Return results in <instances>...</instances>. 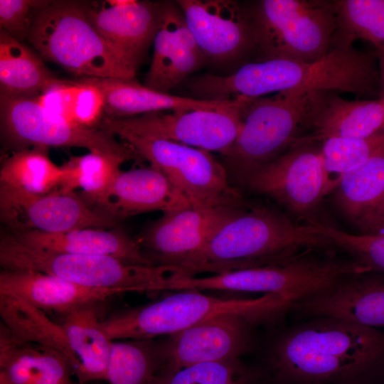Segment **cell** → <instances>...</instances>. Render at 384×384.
Here are the masks:
<instances>
[{
  "instance_id": "6da1fadb",
  "label": "cell",
  "mask_w": 384,
  "mask_h": 384,
  "mask_svg": "<svg viewBox=\"0 0 384 384\" xmlns=\"http://www.w3.org/2000/svg\"><path fill=\"white\" fill-rule=\"evenodd\" d=\"M258 367L264 384H383L384 331L334 316L273 328Z\"/></svg>"
},
{
  "instance_id": "7a4b0ae2",
  "label": "cell",
  "mask_w": 384,
  "mask_h": 384,
  "mask_svg": "<svg viewBox=\"0 0 384 384\" xmlns=\"http://www.w3.org/2000/svg\"><path fill=\"white\" fill-rule=\"evenodd\" d=\"M377 57L355 47H335L311 62L271 60L247 63L226 76L206 73L199 83L208 100L260 97L287 90L344 92L358 97L373 95L380 85Z\"/></svg>"
},
{
  "instance_id": "3957f363",
  "label": "cell",
  "mask_w": 384,
  "mask_h": 384,
  "mask_svg": "<svg viewBox=\"0 0 384 384\" xmlns=\"http://www.w3.org/2000/svg\"><path fill=\"white\" fill-rule=\"evenodd\" d=\"M334 247L311 225H298L267 206H244L225 219L204 245L179 264L178 276L222 274L283 263L311 249Z\"/></svg>"
},
{
  "instance_id": "277c9868",
  "label": "cell",
  "mask_w": 384,
  "mask_h": 384,
  "mask_svg": "<svg viewBox=\"0 0 384 384\" xmlns=\"http://www.w3.org/2000/svg\"><path fill=\"white\" fill-rule=\"evenodd\" d=\"M289 306L286 299L274 294L247 299H223L189 289L114 312L102 320V326L111 341L154 339L178 333L223 313L244 314L271 326L285 318Z\"/></svg>"
},
{
  "instance_id": "5b68a950",
  "label": "cell",
  "mask_w": 384,
  "mask_h": 384,
  "mask_svg": "<svg viewBox=\"0 0 384 384\" xmlns=\"http://www.w3.org/2000/svg\"><path fill=\"white\" fill-rule=\"evenodd\" d=\"M89 1H48L28 41L41 57L83 78L134 80V70L91 23Z\"/></svg>"
},
{
  "instance_id": "8992f818",
  "label": "cell",
  "mask_w": 384,
  "mask_h": 384,
  "mask_svg": "<svg viewBox=\"0 0 384 384\" xmlns=\"http://www.w3.org/2000/svg\"><path fill=\"white\" fill-rule=\"evenodd\" d=\"M322 92L287 90L248 98L242 110L240 132L223 154L228 175L240 184L251 173L285 153L304 136Z\"/></svg>"
},
{
  "instance_id": "52a82bcc",
  "label": "cell",
  "mask_w": 384,
  "mask_h": 384,
  "mask_svg": "<svg viewBox=\"0 0 384 384\" xmlns=\"http://www.w3.org/2000/svg\"><path fill=\"white\" fill-rule=\"evenodd\" d=\"M364 267L336 247L306 250L277 265L234 270L206 277H174L168 290L218 289L274 294L292 304Z\"/></svg>"
},
{
  "instance_id": "ba28073f",
  "label": "cell",
  "mask_w": 384,
  "mask_h": 384,
  "mask_svg": "<svg viewBox=\"0 0 384 384\" xmlns=\"http://www.w3.org/2000/svg\"><path fill=\"white\" fill-rule=\"evenodd\" d=\"M245 6L255 62H311L331 50L337 21L334 1L262 0Z\"/></svg>"
},
{
  "instance_id": "9c48e42d",
  "label": "cell",
  "mask_w": 384,
  "mask_h": 384,
  "mask_svg": "<svg viewBox=\"0 0 384 384\" xmlns=\"http://www.w3.org/2000/svg\"><path fill=\"white\" fill-rule=\"evenodd\" d=\"M2 270H33L91 288L127 292L168 290L178 269L132 264L110 256L86 255L27 246L3 230L0 235Z\"/></svg>"
},
{
  "instance_id": "30bf717a",
  "label": "cell",
  "mask_w": 384,
  "mask_h": 384,
  "mask_svg": "<svg viewBox=\"0 0 384 384\" xmlns=\"http://www.w3.org/2000/svg\"><path fill=\"white\" fill-rule=\"evenodd\" d=\"M111 134L164 174L188 198L191 206L214 208L247 204L240 191L230 183L225 166L209 151L122 131Z\"/></svg>"
},
{
  "instance_id": "8fae6325",
  "label": "cell",
  "mask_w": 384,
  "mask_h": 384,
  "mask_svg": "<svg viewBox=\"0 0 384 384\" xmlns=\"http://www.w3.org/2000/svg\"><path fill=\"white\" fill-rule=\"evenodd\" d=\"M1 136L9 149L31 146L80 147L114 153L128 160L142 159L127 144L98 128L74 124L46 110L36 97L0 95ZM13 151V152H14Z\"/></svg>"
},
{
  "instance_id": "7c38bea8",
  "label": "cell",
  "mask_w": 384,
  "mask_h": 384,
  "mask_svg": "<svg viewBox=\"0 0 384 384\" xmlns=\"http://www.w3.org/2000/svg\"><path fill=\"white\" fill-rule=\"evenodd\" d=\"M247 99L238 97L218 109L161 111L119 119L103 117L97 128L110 134L122 131L175 142L223 156L240 132L242 110Z\"/></svg>"
},
{
  "instance_id": "4fadbf2b",
  "label": "cell",
  "mask_w": 384,
  "mask_h": 384,
  "mask_svg": "<svg viewBox=\"0 0 384 384\" xmlns=\"http://www.w3.org/2000/svg\"><path fill=\"white\" fill-rule=\"evenodd\" d=\"M304 136L285 153L248 175L240 185L267 196L305 220H312L329 191L321 146Z\"/></svg>"
},
{
  "instance_id": "5bb4252c",
  "label": "cell",
  "mask_w": 384,
  "mask_h": 384,
  "mask_svg": "<svg viewBox=\"0 0 384 384\" xmlns=\"http://www.w3.org/2000/svg\"><path fill=\"white\" fill-rule=\"evenodd\" d=\"M257 320L238 313H223L203 320L159 341V371L173 372L206 362L227 361L259 346Z\"/></svg>"
},
{
  "instance_id": "9a60e30c",
  "label": "cell",
  "mask_w": 384,
  "mask_h": 384,
  "mask_svg": "<svg viewBox=\"0 0 384 384\" xmlns=\"http://www.w3.org/2000/svg\"><path fill=\"white\" fill-rule=\"evenodd\" d=\"M0 219L9 232L49 233L112 228L118 223L90 208L75 192L36 195L4 185H0Z\"/></svg>"
},
{
  "instance_id": "2e32d148",
  "label": "cell",
  "mask_w": 384,
  "mask_h": 384,
  "mask_svg": "<svg viewBox=\"0 0 384 384\" xmlns=\"http://www.w3.org/2000/svg\"><path fill=\"white\" fill-rule=\"evenodd\" d=\"M247 205L214 208L189 206L164 212L145 227L137 240L154 265L176 267L199 250L220 224Z\"/></svg>"
},
{
  "instance_id": "e0dca14e",
  "label": "cell",
  "mask_w": 384,
  "mask_h": 384,
  "mask_svg": "<svg viewBox=\"0 0 384 384\" xmlns=\"http://www.w3.org/2000/svg\"><path fill=\"white\" fill-rule=\"evenodd\" d=\"M176 2L208 60L227 63L252 54V28L245 4L233 0Z\"/></svg>"
},
{
  "instance_id": "ac0fdd59",
  "label": "cell",
  "mask_w": 384,
  "mask_h": 384,
  "mask_svg": "<svg viewBox=\"0 0 384 384\" xmlns=\"http://www.w3.org/2000/svg\"><path fill=\"white\" fill-rule=\"evenodd\" d=\"M289 316L293 321L334 316L384 328V274L367 272L343 277L293 303Z\"/></svg>"
},
{
  "instance_id": "d6986e66",
  "label": "cell",
  "mask_w": 384,
  "mask_h": 384,
  "mask_svg": "<svg viewBox=\"0 0 384 384\" xmlns=\"http://www.w3.org/2000/svg\"><path fill=\"white\" fill-rule=\"evenodd\" d=\"M166 2L108 0L90 3L88 18L103 38L136 72L161 26Z\"/></svg>"
},
{
  "instance_id": "ffe728a7",
  "label": "cell",
  "mask_w": 384,
  "mask_h": 384,
  "mask_svg": "<svg viewBox=\"0 0 384 384\" xmlns=\"http://www.w3.org/2000/svg\"><path fill=\"white\" fill-rule=\"evenodd\" d=\"M153 45L152 60L144 85L159 92L169 93L208 61L176 1L165 3Z\"/></svg>"
},
{
  "instance_id": "44dd1931",
  "label": "cell",
  "mask_w": 384,
  "mask_h": 384,
  "mask_svg": "<svg viewBox=\"0 0 384 384\" xmlns=\"http://www.w3.org/2000/svg\"><path fill=\"white\" fill-rule=\"evenodd\" d=\"M122 292L80 286L33 270H1L0 294L16 297L43 311L62 316L77 309L100 306Z\"/></svg>"
},
{
  "instance_id": "7402d4cb",
  "label": "cell",
  "mask_w": 384,
  "mask_h": 384,
  "mask_svg": "<svg viewBox=\"0 0 384 384\" xmlns=\"http://www.w3.org/2000/svg\"><path fill=\"white\" fill-rule=\"evenodd\" d=\"M189 206L184 193L160 170L150 166L120 171L105 214L118 222L139 213Z\"/></svg>"
},
{
  "instance_id": "603a6c76",
  "label": "cell",
  "mask_w": 384,
  "mask_h": 384,
  "mask_svg": "<svg viewBox=\"0 0 384 384\" xmlns=\"http://www.w3.org/2000/svg\"><path fill=\"white\" fill-rule=\"evenodd\" d=\"M7 232L20 242L34 248L110 256L134 265L155 266L145 256L137 240L120 228H87L57 233L36 230Z\"/></svg>"
},
{
  "instance_id": "cb8c5ba5",
  "label": "cell",
  "mask_w": 384,
  "mask_h": 384,
  "mask_svg": "<svg viewBox=\"0 0 384 384\" xmlns=\"http://www.w3.org/2000/svg\"><path fill=\"white\" fill-rule=\"evenodd\" d=\"M71 367L55 349L16 338L1 322L0 384H78Z\"/></svg>"
},
{
  "instance_id": "d4e9b609",
  "label": "cell",
  "mask_w": 384,
  "mask_h": 384,
  "mask_svg": "<svg viewBox=\"0 0 384 384\" xmlns=\"http://www.w3.org/2000/svg\"><path fill=\"white\" fill-rule=\"evenodd\" d=\"M384 127V97L347 100L322 92L311 113L309 129L316 141L329 138L360 139Z\"/></svg>"
},
{
  "instance_id": "484cf974",
  "label": "cell",
  "mask_w": 384,
  "mask_h": 384,
  "mask_svg": "<svg viewBox=\"0 0 384 384\" xmlns=\"http://www.w3.org/2000/svg\"><path fill=\"white\" fill-rule=\"evenodd\" d=\"M105 98L103 117L119 119L151 112L211 110L230 105V101H208L171 95L151 89L134 80L92 78ZM102 117V118H103Z\"/></svg>"
},
{
  "instance_id": "4316f807",
  "label": "cell",
  "mask_w": 384,
  "mask_h": 384,
  "mask_svg": "<svg viewBox=\"0 0 384 384\" xmlns=\"http://www.w3.org/2000/svg\"><path fill=\"white\" fill-rule=\"evenodd\" d=\"M100 306L77 309L63 315L60 324L73 356L72 370L80 384L107 380L112 341L99 316Z\"/></svg>"
},
{
  "instance_id": "83f0119b",
  "label": "cell",
  "mask_w": 384,
  "mask_h": 384,
  "mask_svg": "<svg viewBox=\"0 0 384 384\" xmlns=\"http://www.w3.org/2000/svg\"><path fill=\"white\" fill-rule=\"evenodd\" d=\"M334 190L339 210L367 234L384 210V149L345 173Z\"/></svg>"
},
{
  "instance_id": "f1b7e54d",
  "label": "cell",
  "mask_w": 384,
  "mask_h": 384,
  "mask_svg": "<svg viewBox=\"0 0 384 384\" xmlns=\"http://www.w3.org/2000/svg\"><path fill=\"white\" fill-rule=\"evenodd\" d=\"M126 161L123 156L103 151L70 156L60 166L62 177L58 191L72 193L80 188L78 196L90 208L105 215L120 166Z\"/></svg>"
},
{
  "instance_id": "f546056e",
  "label": "cell",
  "mask_w": 384,
  "mask_h": 384,
  "mask_svg": "<svg viewBox=\"0 0 384 384\" xmlns=\"http://www.w3.org/2000/svg\"><path fill=\"white\" fill-rule=\"evenodd\" d=\"M59 80L41 56L1 29L0 95L37 97Z\"/></svg>"
},
{
  "instance_id": "4dcf8cb0",
  "label": "cell",
  "mask_w": 384,
  "mask_h": 384,
  "mask_svg": "<svg viewBox=\"0 0 384 384\" xmlns=\"http://www.w3.org/2000/svg\"><path fill=\"white\" fill-rule=\"evenodd\" d=\"M0 314L2 323L16 338L55 349L65 356L72 369L73 356L60 324L22 299L7 294H0Z\"/></svg>"
},
{
  "instance_id": "1f68e13d",
  "label": "cell",
  "mask_w": 384,
  "mask_h": 384,
  "mask_svg": "<svg viewBox=\"0 0 384 384\" xmlns=\"http://www.w3.org/2000/svg\"><path fill=\"white\" fill-rule=\"evenodd\" d=\"M48 149L37 146L14 151L1 162L0 185L36 195L58 191L62 169L51 160Z\"/></svg>"
},
{
  "instance_id": "d6a6232c",
  "label": "cell",
  "mask_w": 384,
  "mask_h": 384,
  "mask_svg": "<svg viewBox=\"0 0 384 384\" xmlns=\"http://www.w3.org/2000/svg\"><path fill=\"white\" fill-rule=\"evenodd\" d=\"M161 366L159 341H112L106 381L110 384H151Z\"/></svg>"
},
{
  "instance_id": "836d02e7",
  "label": "cell",
  "mask_w": 384,
  "mask_h": 384,
  "mask_svg": "<svg viewBox=\"0 0 384 384\" xmlns=\"http://www.w3.org/2000/svg\"><path fill=\"white\" fill-rule=\"evenodd\" d=\"M337 21L331 47H351L366 40L384 45V0H335Z\"/></svg>"
},
{
  "instance_id": "e575fe53",
  "label": "cell",
  "mask_w": 384,
  "mask_h": 384,
  "mask_svg": "<svg viewBox=\"0 0 384 384\" xmlns=\"http://www.w3.org/2000/svg\"><path fill=\"white\" fill-rule=\"evenodd\" d=\"M151 384H264L255 364L241 358L206 362L180 370L159 371Z\"/></svg>"
},
{
  "instance_id": "d590c367",
  "label": "cell",
  "mask_w": 384,
  "mask_h": 384,
  "mask_svg": "<svg viewBox=\"0 0 384 384\" xmlns=\"http://www.w3.org/2000/svg\"><path fill=\"white\" fill-rule=\"evenodd\" d=\"M383 149L384 127L364 138H329L323 140L321 151L329 183L331 176L336 174L335 188L345 173L361 165Z\"/></svg>"
},
{
  "instance_id": "8d00e7d4",
  "label": "cell",
  "mask_w": 384,
  "mask_h": 384,
  "mask_svg": "<svg viewBox=\"0 0 384 384\" xmlns=\"http://www.w3.org/2000/svg\"><path fill=\"white\" fill-rule=\"evenodd\" d=\"M306 223L336 248L360 262L368 272L384 274V235L351 234L316 220H307Z\"/></svg>"
},
{
  "instance_id": "74e56055",
  "label": "cell",
  "mask_w": 384,
  "mask_h": 384,
  "mask_svg": "<svg viewBox=\"0 0 384 384\" xmlns=\"http://www.w3.org/2000/svg\"><path fill=\"white\" fill-rule=\"evenodd\" d=\"M48 1L0 0V25L15 39H28L38 11Z\"/></svg>"
},
{
  "instance_id": "f35d334b",
  "label": "cell",
  "mask_w": 384,
  "mask_h": 384,
  "mask_svg": "<svg viewBox=\"0 0 384 384\" xmlns=\"http://www.w3.org/2000/svg\"><path fill=\"white\" fill-rule=\"evenodd\" d=\"M104 110L103 93L92 78L76 81L73 107V122L87 128H97L104 116Z\"/></svg>"
},
{
  "instance_id": "ab89813d",
  "label": "cell",
  "mask_w": 384,
  "mask_h": 384,
  "mask_svg": "<svg viewBox=\"0 0 384 384\" xmlns=\"http://www.w3.org/2000/svg\"><path fill=\"white\" fill-rule=\"evenodd\" d=\"M75 89L76 81L60 79L43 91L36 99L51 113L74 123L73 107Z\"/></svg>"
},
{
  "instance_id": "60d3db41",
  "label": "cell",
  "mask_w": 384,
  "mask_h": 384,
  "mask_svg": "<svg viewBox=\"0 0 384 384\" xmlns=\"http://www.w3.org/2000/svg\"><path fill=\"white\" fill-rule=\"evenodd\" d=\"M375 55L378 62L380 97H384V45L377 47Z\"/></svg>"
},
{
  "instance_id": "b9f144b4",
  "label": "cell",
  "mask_w": 384,
  "mask_h": 384,
  "mask_svg": "<svg viewBox=\"0 0 384 384\" xmlns=\"http://www.w3.org/2000/svg\"><path fill=\"white\" fill-rule=\"evenodd\" d=\"M367 234L384 235V210L374 222Z\"/></svg>"
},
{
  "instance_id": "7bdbcfd3",
  "label": "cell",
  "mask_w": 384,
  "mask_h": 384,
  "mask_svg": "<svg viewBox=\"0 0 384 384\" xmlns=\"http://www.w3.org/2000/svg\"><path fill=\"white\" fill-rule=\"evenodd\" d=\"M383 384H384V383H383Z\"/></svg>"
},
{
  "instance_id": "ee69618b",
  "label": "cell",
  "mask_w": 384,
  "mask_h": 384,
  "mask_svg": "<svg viewBox=\"0 0 384 384\" xmlns=\"http://www.w3.org/2000/svg\"><path fill=\"white\" fill-rule=\"evenodd\" d=\"M78 384H80V383H78Z\"/></svg>"
}]
</instances>
